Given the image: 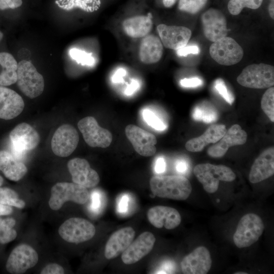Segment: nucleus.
<instances>
[{
    "mask_svg": "<svg viewBox=\"0 0 274 274\" xmlns=\"http://www.w3.org/2000/svg\"><path fill=\"white\" fill-rule=\"evenodd\" d=\"M263 0H229L227 8L229 13L237 15L244 8L257 9L262 5Z\"/></svg>",
    "mask_w": 274,
    "mask_h": 274,
    "instance_id": "nucleus-32",
    "label": "nucleus"
},
{
    "mask_svg": "<svg viewBox=\"0 0 274 274\" xmlns=\"http://www.w3.org/2000/svg\"><path fill=\"white\" fill-rule=\"evenodd\" d=\"M166 169V162L162 157H158L155 162L154 166L155 172L157 174H161L165 172Z\"/></svg>",
    "mask_w": 274,
    "mask_h": 274,
    "instance_id": "nucleus-47",
    "label": "nucleus"
},
{
    "mask_svg": "<svg viewBox=\"0 0 274 274\" xmlns=\"http://www.w3.org/2000/svg\"><path fill=\"white\" fill-rule=\"evenodd\" d=\"M149 184L152 193L160 198L184 200L192 191L189 181L181 176H155L151 178Z\"/></svg>",
    "mask_w": 274,
    "mask_h": 274,
    "instance_id": "nucleus-1",
    "label": "nucleus"
},
{
    "mask_svg": "<svg viewBox=\"0 0 274 274\" xmlns=\"http://www.w3.org/2000/svg\"><path fill=\"white\" fill-rule=\"evenodd\" d=\"M177 0H162L164 7L166 8L172 7L176 2Z\"/></svg>",
    "mask_w": 274,
    "mask_h": 274,
    "instance_id": "nucleus-52",
    "label": "nucleus"
},
{
    "mask_svg": "<svg viewBox=\"0 0 274 274\" xmlns=\"http://www.w3.org/2000/svg\"><path fill=\"white\" fill-rule=\"evenodd\" d=\"M234 273L235 274H247V272L240 271V272H235Z\"/></svg>",
    "mask_w": 274,
    "mask_h": 274,
    "instance_id": "nucleus-55",
    "label": "nucleus"
},
{
    "mask_svg": "<svg viewBox=\"0 0 274 274\" xmlns=\"http://www.w3.org/2000/svg\"><path fill=\"white\" fill-rule=\"evenodd\" d=\"M241 85L254 89H264L274 84V67L261 63L246 66L236 79Z\"/></svg>",
    "mask_w": 274,
    "mask_h": 274,
    "instance_id": "nucleus-6",
    "label": "nucleus"
},
{
    "mask_svg": "<svg viewBox=\"0 0 274 274\" xmlns=\"http://www.w3.org/2000/svg\"><path fill=\"white\" fill-rule=\"evenodd\" d=\"M270 1H273V2H274V0H270Z\"/></svg>",
    "mask_w": 274,
    "mask_h": 274,
    "instance_id": "nucleus-56",
    "label": "nucleus"
},
{
    "mask_svg": "<svg viewBox=\"0 0 274 274\" xmlns=\"http://www.w3.org/2000/svg\"><path fill=\"white\" fill-rule=\"evenodd\" d=\"M4 36L3 33L0 30V41L2 40Z\"/></svg>",
    "mask_w": 274,
    "mask_h": 274,
    "instance_id": "nucleus-54",
    "label": "nucleus"
},
{
    "mask_svg": "<svg viewBox=\"0 0 274 274\" xmlns=\"http://www.w3.org/2000/svg\"><path fill=\"white\" fill-rule=\"evenodd\" d=\"M24 102L21 97L14 90L0 86V119H12L23 110Z\"/></svg>",
    "mask_w": 274,
    "mask_h": 274,
    "instance_id": "nucleus-21",
    "label": "nucleus"
},
{
    "mask_svg": "<svg viewBox=\"0 0 274 274\" xmlns=\"http://www.w3.org/2000/svg\"><path fill=\"white\" fill-rule=\"evenodd\" d=\"M16 224L14 218H0V243L5 244L14 241L17 236L16 231L13 229Z\"/></svg>",
    "mask_w": 274,
    "mask_h": 274,
    "instance_id": "nucleus-30",
    "label": "nucleus"
},
{
    "mask_svg": "<svg viewBox=\"0 0 274 274\" xmlns=\"http://www.w3.org/2000/svg\"><path fill=\"white\" fill-rule=\"evenodd\" d=\"M129 197L127 194H123L120 197L117 204V211L120 213L127 212L129 206Z\"/></svg>",
    "mask_w": 274,
    "mask_h": 274,
    "instance_id": "nucleus-44",
    "label": "nucleus"
},
{
    "mask_svg": "<svg viewBox=\"0 0 274 274\" xmlns=\"http://www.w3.org/2000/svg\"><path fill=\"white\" fill-rule=\"evenodd\" d=\"M155 241L153 233L149 231L143 232L122 253L123 262L132 264L138 262L151 252Z\"/></svg>",
    "mask_w": 274,
    "mask_h": 274,
    "instance_id": "nucleus-16",
    "label": "nucleus"
},
{
    "mask_svg": "<svg viewBox=\"0 0 274 274\" xmlns=\"http://www.w3.org/2000/svg\"><path fill=\"white\" fill-rule=\"evenodd\" d=\"M0 65L7 72H17L18 63L13 56L8 52H0Z\"/></svg>",
    "mask_w": 274,
    "mask_h": 274,
    "instance_id": "nucleus-37",
    "label": "nucleus"
},
{
    "mask_svg": "<svg viewBox=\"0 0 274 274\" xmlns=\"http://www.w3.org/2000/svg\"><path fill=\"white\" fill-rule=\"evenodd\" d=\"M174 264L170 262H166L162 266V269L163 270L162 271L161 273H167V272L170 273V272L173 271L174 269Z\"/></svg>",
    "mask_w": 274,
    "mask_h": 274,
    "instance_id": "nucleus-50",
    "label": "nucleus"
},
{
    "mask_svg": "<svg viewBox=\"0 0 274 274\" xmlns=\"http://www.w3.org/2000/svg\"><path fill=\"white\" fill-rule=\"evenodd\" d=\"M200 52L199 47L197 45H186L176 50L178 56H186L189 54H198Z\"/></svg>",
    "mask_w": 274,
    "mask_h": 274,
    "instance_id": "nucleus-41",
    "label": "nucleus"
},
{
    "mask_svg": "<svg viewBox=\"0 0 274 274\" xmlns=\"http://www.w3.org/2000/svg\"><path fill=\"white\" fill-rule=\"evenodd\" d=\"M192 115L195 120L207 123L214 122L218 118L216 109L208 102L196 106L193 110Z\"/></svg>",
    "mask_w": 274,
    "mask_h": 274,
    "instance_id": "nucleus-29",
    "label": "nucleus"
},
{
    "mask_svg": "<svg viewBox=\"0 0 274 274\" xmlns=\"http://www.w3.org/2000/svg\"><path fill=\"white\" fill-rule=\"evenodd\" d=\"M125 132L134 149L140 155L149 157L155 153L157 139L154 134L133 124L126 126Z\"/></svg>",
    "mask_w": 274,
    "mask_h": 274,
    "instance_id": "nucleus-14",
    "label": "nucleus"
},
{
    "mask_svg": "<svg viewBox=\"0 0 274 274\" xmlns=\"http://www.w3.org/2000/svg\"><path fill=\"white\" fill-rule=\"evenodd\" d=\"M63 268L57 263H50L45 266L41 271V274H63Z\"/></svg>",
    "mask_w": 274,
    "mask_h": 274,
    "instance_id": "nucleus-40",
    "label": "nucleus"
},
{
    "mask_svg": "<svg viewBox=\"0 0 274 274\" xmlns=\"http://www.w3.org/2000/svg\"><path fill=\"white\" fill-rule=\"evenodd\" d=\"M193 173L204 190L209 193L217 191L220 181L232 182L236 178L232 169L224 165L199 164L194 167Z\"/></svg>",
    "mask_w": 274,
    "mask_h": 274,
    "instance_id": "nucleus-2",
    "label": "nucleus"
},
{
    "mask_svg": "<svg viewBox=\"0 0 274 274\" xmlns=\"http://www.w3.org/2000/svg\"><path fill=\"white\" fill-rule=\"evenodd\" d=\"M188 168L187 162L184 159L178 160L176 162V169L180 173H185Z\"/></svg>",
    "mask_w": 274,
    "mask_h": 274,
    "instance_id": "nucleus-48",
    "label": "nucleus"
},
{
    "mask_svg": "<svg viewBox=\"0 0 274 274\" xmlns=\"http://www.w3.org/2000/svg\"><path fill=\"white\" fill-rule=\"evenodd\" d=\"M67 166L74 183L86 188L94 187L99 183L98 174L90 167L86 159L73 158L68 162Z\"/></svg>",
    "mask_w": 274,
    "mask_h": 274,
    "instance_id": "nucleus-15",
    "label": "nucleus"
},
{
    "mask_svg": "<svg viewBox=\"0 0 274 274\" xmlns=\"http://www.w3.org/2000/svg\"><path fill=\"white\" fill-rule=\"evenodd\" d=\"M211 57L223 65H232L239 62L244 55L243 49L232 38L225 37L214 42L209 49Z\"/></svg>",
    "mask_w": 274,
    "mask_h": 274,
    "instance_id": "nucleus-9",
    "label": "nucleus"
},
{
    "mask_svg": "<svg viewBox=\"0 0 274 274\" xmlns=\"http://www.w3.org/2000/svg\"><path fill=\"white\" fill-rule=\"evenodd\" d=\"M264 229V223L258 215L246 214L240 219L233 234L234 243L238 248L250 247L258 240Z\"/></svg>",
    "mask_w": 274,
    "mask_h": 274,
    "instance_id": "nucleus-5",
    "label": "nucleus"
},
{
    "mask_svg": "<svg viewBox=\"0 0 274 274\" xmlns=\"http://www.w3.org/2000/svg\"><path fill=\"white\" fill-rule=\"evenodd\" d=\"M89 197L88 191L84 186L74 182H58L51 189L48 203L52 210L57 211L68 201L79 204H85L89 200Z\"/></svg>",
    "mask_w": 274,
    "mask_h": 274,
    "instance_id": "nucleus-3",
    "label": "nucleus"
},
{
    "mask_svg": "<svg viewBox=\"0 0 274 274\" xmlns=\"http://www.w3.org/2000/svg\"><path fill=\"white\" fill-rule=\"evenodd\" d=\"M152 25V21L149 17L136 16L125 20L123 28L129 37L139 38L147 36L151 31Z\"/></svg>",
    "mask_w": 274,
    "mask_h": 274,
    "instance_id": "nucleus-27",
    "label": "nucleus"
},
{
    "mask_svg": "<svg viewBox=\"0 0 274 274\" xmlns=\"http://www.w3.org/2000/svg\"><path fill=\"white\" fill-rule=\"evenodd\" d=\"M70 54L74 60L82 65L92 66L95 63V59L92 54L77 48L71 49Z\"/></svg>",
    "mask_w": 274,
    "mask_h": 274,
    "instance_id": "nucleus-35",
    "label": "nucleus"
},
{
    "mask_svg": "<svg viewBox=\"0 0 274 274\" xmlns=\"http://www.w3.org/2000/svg\"><path fill=\"white\" fill-rule=\"evenodd\" d=\"M79 141V134L76 128L70 124H64L54 132L51 142V149L56 156L67 157L75 150Z\"/></svg>",
    "mask_w": 274,
    "mask_h": 274,
    "instance_id": "nucleus-12",
    "label": "nucleus"
},
{
    "mask_svg": "<svg viewBox=\"0 0 274 274\" xmlns=\"http://www.w3.org/2000/svg\"><path fill=\"white\" fill-rule=\"evenodd\" d=\"M201 22L203 34L209 41L215 42L226 37L227 21L220 10L214 8L208 9L202 14Z\"/></svg>",
    "mask_w": 274,
    "mask_h": 274,
    "instance_id": "nucleus-13",
    "label": "nucleus"
},
{
    "mask_svg": "<svg viewBox=\"0 0 274 274\" xmlns=\"http://www.w3.org/2000/svg\"><path fill=\"white\" fill-rule=\"evenodd\" d=\"M38 260V254L33 248L26 244H21L15 247L10 253L6 268L12 274L23 273L35 266Z\"/></svg>",
    "mask_w": 274,
    "mask_h": 274,
    "instance_id": "nucleus-11",
    "label": "nucleus"
},
{
    "mask_svg": "<svg viewBox=\"0 0 274 274\" xmlns=\"http://www.w3.org/2000/svg\"><path fill=\"white\" fill-rule=\"evenodd\" d=\"M140 86L141 84L138 80L132 79L125 89V94L127 96L131 95L140 89Z\"/></svg>",
    "mask_w": 274,
    "mask_h": 274,
    "instance_id": "nucleus-45",
    "label": "nucleus"
},
{
    "mask_svg": "<svg viewBox=\"0 0 274 274\" xmlns=\"http://www.w3.org/2000/svg\"><path fill=\"white\" fill-rule=\"evenodd\" d=\"M157 29L163 45L167 48L177 50L187 45L191 37V31L182 26L160 24Z\"/></svg>",
    "mask_w": 274,
    "mask_h": 274,
    "instance_id": "nucleus-18",
    "label": "nucleus"
},
{
    "mask_svg": "<svg viewBox=\"0 0 274 274\" xmlns=\"http://www.w3.org/2000/svg\"><path fill=\"white\" fill-rule=\"evenodd\" d=\"M13 210L11 206L0 203V216L10 215Z\"/></svg>",
    "mask_w": 274,
    "mask_h": 274,
    "instance_id": "nucleus-49",
    "label": "nucleus"
},
{
    "mask_svg": "<svg viewBox=\"0 0 274 274\" xmlns=\"http://www.w3.org/2000/svg\"><path fill=\"white\" fill-rule=\"evenodd\" d=\"M247 139L246 132L238 124L232 125L223 136L210 147L207 151L209 156L214 158L223 156L229 148L244 144Z\"/></svg>",
    "mask_w": 274,
    "mask_h": 274,
    "instance_id": "nucleus-19",
    "label": "nucleus"
},
{
    "mask_svg": "<svg viewBox=\"0 0 274 274\" xmlns=\"http://www.w3.org/2000/svg\"><path fill=\"white\" fill-rule=\"evenodd\" d=\"M0 203L19 209L25 206V201L19 198L17 193L7 187H0Z\"/></svg>",
    "mask_w": 274,
    "mask_h": 274,
    "instance_id": "nucleus-31",
    "label": "nucleus"
},
{
    "mask_svg": "<svg viewBox=\"0 0 274 274\" xmlns=\"http://www.w3.org/2000/svg\"><path fill=\"white\" fill-rule=\"evenodd\" d=\"M95 232V227L91 222L78 217L65 220L58 229V233L63 240L74 244L89 241L94 236Z\"/></svg>",
    "mask_w": 274,
    "mask_h": 274,
    "instance_id": "nucleus-7",
    "label": "nucleus"
},
{
    "mask_svg": "<svg viewBox=\"0 0 274 274\" xmlns=\"http://www.w3.org/2000/svg\"><path fill=\"white\" fill-rule=\"evenodd\" d=\"M268 10L270 17L273 19H274V2L270 1L268 7Z\"/></svg>",
    "mask_w": 274,
    "mask_h": 274,
    "instance_id": "nucleus-51",
    "label": "nucleus"
},
{
    "mask_svg": "<svg viewBox=\"0 0 274 274\" xmlns=\"http://www.w3.org/2000/svg\"><path fill=\"white\" fill-rule=\"evenodd\" d=\"M208 0H179L178 8L180 11L195 14L206 5Z\"/></svg>",
    "mask_w": 274,
    "mask_h": 274,
    "instance_id": "nucleus-34",
    "label": "nucleus"
},
{
    "mask_svg": "<svg viewBox=\"0 0 274 274\" xmlns=\"http://www.w3.org/2000/svg\"><path fill=\"white\" fill-rule=\"evenodd\" d=\"M163 51L162 44L158 37L154 35L146 36L140 44L139 57L144 63L153 64L160 60Z\"/></svg>",
    "mask_w": 274,
    "mask_h": 274,
    "instance_id": "nucleus-26",
    "label": "nucleus"
},
{
    "mask_svg": "<svg viewBox=\"0 0 274 274\" xmlns=\"http://www.w3.org/2000/svg\"><path fill=\"white\" fill-rule=\"evenodd\" d=\"M142 115L145 121L153 128L162 131L166 129V125L153 112L148 109H145Z\"/></svg>",
    "mask_w": 274,
    "mask_h": 274,
    "instance_id": "nucleus-36",
    "label": "nucleus"
},
{
    "mask_svg": "<svg viewBox=\"0 0 274 274\" xmlns=\"http://www.w3.org/2000/svg\"><path fill=\"white\" fill-rule=\"evenodd\" d=\"M4 182L3 177L0 175V187L2 185Z\"/></svg>",
    "mask_w": 274,
    "mask_h": 274,
    "instance_id": "nucleus-53",
    "label": "nucleus"
},
{
    "mask_svg": "<svg viewBox=\"0 0 274 274\" xmlns=\"http://www.w3.org/2000/svg\"><path fill=\"white\" fill-rule=\"evenodd\" d=\"M126 71L123 68H119L116 70L112 77V81L114 83H121L123 77L126 75Z\"/></svg>",
    "mask_w": 274,
    "mask_h": 274,
    "instance_id": "nucleus-46",
    "label": "nucleus"
},
{
    "mask_svg": "<svg viewBox=\"0 0 274 274\" xmlns=\"http://www.w3.org/2000/svg\"><path fill=\"white\" fill-rule=\"evenodd\" d=\"M0 170L7 179L18 181L25 175L27 168L12 153L6 150H1Z\"/></svg>",
    "mask_w": 274,
    "mask_h": 274,
    "instance_id": "nucleus-25",
    "label": "nucleus"
},
{
    "mask_svg": "<svg viewBox=\"0 0 274 274\" xmlns=\"http://www.w3.org/2000/svg\"><path fill=\"white\" fill-rule=\"evenodd\" d=\"M214 87L218 93L229 105H231L234 101V96L228 89L222 79L218 78L214 82Z\"/></svg>",
    "mask_w": 274,
    "mask_h": 274,
    "instance_id": "nucleus-38",
    "label": "nucleus"
},
{
    "mask_svg": "<svg viewBox=\"0 0 274 274\" xmlns=\"http://www.w3.org/2000/svg\"><path fill=\"white\" fill-rule=\"evenodd\" d=\"M150 223L157 228L164 227L173 229L178 227L181 222V216L175 209L163 206L151 208L147 212Z\"/></svg>",
    "mask_w": 274,
    "mask_h": 274,
    "instance_id": "nucleus-20",
    "label": "nucleus"
},
{
    "mask_svg": "<svg viewBox=\"0 0 274 274\" xmlns=\"http://www.w3.org/2000/svg\"><path fill=\"white\" fill-rule=\"evenodd\" d=\"M22 4V0H0V10L16 9Z\"/></svg>",
    "mask_w": 274,
    "mask_h": 274,
    "instance_id": "nucleus-43",
    "label": "nucleus"
},
{
    "mask_svg": "<svg viewBox=\"0 0 274 274\" xmlns=\"http://www.w3.org/2000/svg\"><path fill=\"white\" fill-rule=\"evenodd\" d=\"M12 153L19 159L27 152L35 149L40 141L38 132L26 123L18 124L10 133Z\"/></svg>",
    "mask_w": 274,
    "mask_h": 274,
    "instance_id": "nucleus-8",
    "label": "nucleus"
},
{
    "mask_svg": "<svg viewBox=\"0 0 274 274\" xmlns=\"http://www.w3.org/2000/svg\"><path fill=\"white\" fill-rule=\"evenodd\" d=\"M261 107L270 119L274 121V88L269 87L263 94L261 100Z\"/></svg>",
    "mask_w": 274,
    "mask_h": 274,
    "instance_id": "nucleus-33",
    "label": "nucleus"
},
{
    "mask_svg": "<svg viewBox=\"0 0 274 274\" xmlns=\"http://www.w3.org/2000/svg\"><path fill=\"white\" fill-rule=\"evenodd\" d=\"M211 266L210 253L203 246L196 248L184 257L181 262L182 270L185 274H206Z\"/></svg>",
    "mask_w": 274,
    "mask_h": 274,
    "instance_id": "nucleus-17",
    "label": "nucleus"
},
{
    "mask_svg": "<svg viewBox=\"0 0 274 274\" xmlns=\"http://www.w3.org/2000/svg\"><path fill=\"white\" fill-rule=\"evenodd\" d=\"M78 127L86 144L91 147L105 148L112 143L111 132L99 126L93 117L82 118L78 122Z\"/></svg>",
    "mask_w": 274,
    "mask_h": 274,
    "instance_id": "nucleus-10",
    "label": "nucleus"
},
{
    "mask_svg": "<svg viewBox=\"0 0 274 274\" xmlns=\"http://www.w3.org/2000/svg\"><path fill=\"white\" fill-rule=\"evenodd\" d=\"M274 174V148L270 147L263 151L252 165L249 179L257 183L272 176Z\"/></svg>",
    "mask_w": 274,
    "mask_h": 274,
    "instance_id": "nucleus-22",
    "label": "nucleus"
},
{
    "mask_svg": "<svg viewBox=\"0 0 274 274\" xmlns=\"http://www.w3.org/2000/svg\"><path fill=\"white\" fill-rule=\"evenodd\" d=\"M91 211L94 213L98 212L100 209L102 204V198L101 194L99 191L94 190L91 194Z\"/></svg>",
    "mask_w": 274,
    "mask_h": 274,
    "instance_id": "nucleus-39",
    "label": "nucleus"
},
{
    "mask_svg": "<svg viewBox=\"0 0 274 274\" xmlns=\"http://www.w3.org/2000/svg\"><path fill=\"white\" fill-rule=\"evenodd\" d=\"M203 82L201 79L197 77L184 78L180 81V85L184 87H196L201 85Z\"/></svg>",
    "mask_w": 274,
    "mask_h": 274,
    "instance_id": "nucleus-42",
    "label": "nucleus"
},
{
    "mask_svg": "<svg viewBox=\"0 0 274 274\" xmlns=\"http://www.w3.org/2000/svg\"><path fill=\"white\" fill-rule=\"evenodd\" d=\"M17 74V86L25 95L32 99L43 93L45 86L43 77L30 62L20 61L18 63Z\"/></svg>",
    "mask_w": 274,
    "mask_h": 274,
    "instance_id": "nucleus-4",
    "label": "nucleus"
},
{
    "mask_svg": "<svg viewBox=\"0 0 274 274\" xmlns=\"http://www.w3.org/2000/svg\"><path fill=\"white\" fill-rule=\"evenodd\" d=\"M135 231L131 227L122 228L114 232L108 239L104 255L107 259H112L122 254L133 241Z\"/></svg>",
    "mask_w": 274,
    "mask_h": 274,
    "instance_id": "nucleus-23",
    "label": "nucleus"
},
{
    "mask_svg": "<svg viewBox=\"0 0 274 274\" xmlns=\"http://www.w3.org/2000/svg\"><path fill=\"white\" fill-rule=\"evenodd\" d=\"M56 4L60 8L70 11L79 8L87 12L97 11L100 7V0H55Z\"/></svg>",
    "mask_w": 274,
    "mask_h": 274,
    "instance_id": "nucleus-28",
    "label": "nucleus"
},
{
    "mask_svg": "<svg viewBox=\"0 0 274 274\" xmlns=\"http://www.w3.org/2000/svg\"><path fill=\"white\" fill-rule=\"evenodd\" d=\"M226 131V127L223 124L212 125L200 136L187 141L185 148L190 152H200L208 144L218 142Z\"/></svg>",
    "mask_w": 274,
    "mask_h": 274,
    "instance_id": "nucleus-24",
    "label": "nucleus"
}]
</instances>
